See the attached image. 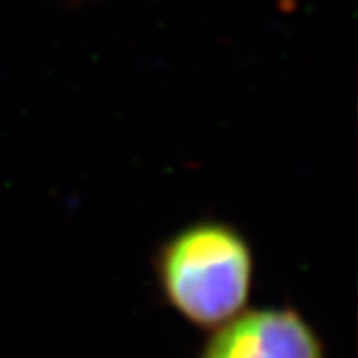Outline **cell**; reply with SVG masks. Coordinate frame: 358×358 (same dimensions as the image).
<instances>
[{"label":"cell","instance_id":"cell-2","mask_svg":"<svg viewBox=\"0 0 358 358\" xmlns=\"http://www.w3.org/2000/svg\"><path fill=\"white\" fill-rule=\"evenodd\" d=\"M195 358H329L319 329L293 305L247 307L209 331Z\"/></svg>","mask_w":358,"mask_h":358},{"label":"cell","instance_id":"cell-1","mask_svg":"<svg viewBox=\"0 0 358 358\" xmlns=\"http://www.w3.org/2000/svg\"><path fill=\"white\" fill-rule=\"evenodd\" d=\"M155 287L178 317L205 333L249 307L257 277L253 243L235 223L193 219L159 241Z\"/></svg>","mask_w":358,"mask_h":358}]
</instances>
